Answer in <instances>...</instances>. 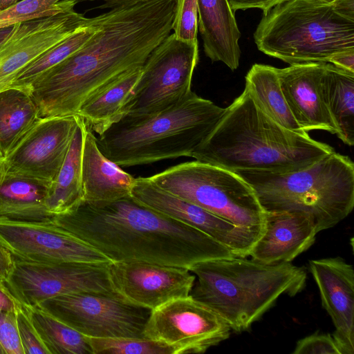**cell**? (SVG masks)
I'll return each instance as SVG.
<instances>
[{"instance_id": "6da1fadb", "label": "cell", "mask_w": 354, "mask_h": 354, "mask_svg": "<svg viewBox=\"0 0 354 354\" xmlns=\"http://www.w3.org/2000/svg\"><path fill=\"white\" fill-rule=\"evenodd\" d=\"M177 0H145L96 16L97 30L76 52L28 87L40 118L76 115L89 98L142 66L172 30Z\"/></svg>"}, {"instance_id": "7a4b0ae2", "label": "cell", "mask_w": 354, "mask_h": 354, "mask_svg": "<svg viewBox=\"0 0 354 354\" xmlns=\"http://www.w3.org/2000/svg\"><path fill=\"white\" fill-rule=\"evenodd\" d=\"M52 221L112 262L142 261L189 268L207 260L236 257L208 235L131 196L108 203L82 202Z\"/></svg>"}, {"instance_id": "3957f363", "label": "cell", "mask_w": 354, "mask_h": 354, "mask_svg": "<svg viewBox=\"0 0 354 354\" xmlns=\"http://www.w3.org/2000/svg\"><path fill=\"white\" fill-rule=\"evenodd\" d=\"M333 151L307 132L278 124L245 88L191 157L233 172L285 173L305 168Z\"/></svg>"}, {"instance_id": "277c9868", "label": "cell", "mask_w": 354, "mask_h": 354, "mask_svg": "<svg viewBox=\"0 0 354 354\" xmlns=\"http://www.w3.org/2000/svg\"><path fill=\"white\" fill-rule=\"evenodd\" d=\"M196 279L189 295L220 315L231 330L250 327L286 294L306 286V268L290 262L266 264L232 257L196 263L189 268Z\"/></svg>"}, {"instance_id": "5b68a950", "label": "cell", "mask_w": 354, "mask_h": 354, "mask_svg": "<svg viewBox=\"0 0 354 354\" xmlns=\"http://www.w3.org/2000/svg\"><path fill=\"white\" fill-rule=\"evenodd\" d=\"M225 109L191 91L180 102L158 113L123 116L99 136L97 143L102 153L120 167L191 157Z\"/></svg>"}, {"instance_id": "8992f818", "label": "cell", "mask_w": 354, "mask_h": 354, "mask_svg": "<svg viewBox=\"0 0 354 354\" xmlns=\"http://www.w3.org/2000/svg\"><path fill=\"white\" fill-rule=\"evenodd\" d=\"M235 173L254 189L265 211L304 212L317 232L335 226L354 207V164L335 151L293 171Z\"/></svg>"}, {"instance_id": "52a82bcc", "label": "cell", "mask_w": 354, "mask_h": 354, "mask_svg": "<svg viewBox=\"0 0 354 354\" xmlns=\"http://www.w3.org/2000/svg\"><path fill=\"white\" fill-rule=\"evenodd\" d=\"M264 54L290 65L329 63L334 55L354 50V21L317 0H281L263 17L254 32Z\"/></svg>"}, {"instance_id": "ba28073f", "label": "cell", "mask_w": 354, "mask_h": 354, "mask_svg": "<svg viewBox=\"0 0 354 354\" xmlns=\"http://www.w3.org/2000/svg\"><path fill=\"white\" fill-rule=\"evenodd\" d=\"M149 178L164 191L238 226L263 232L266 211L254 189L235 172L195 160Z\"/></svg>"}, {"instance_id": "9c48e42d", "label": "cell", "mask_w": 354, "mask_h": 354, "mask_svg": "<svg viewBox=\"0 0 354 354\" xmlns=\"http://www.w3.org/2000/svg\"><path fill=\"white\" fill-rule=\"evenodd\" d=\"M198 62V42L183 41L171 33L154 48L142 66L125 115L147 117L180 102L192 91V76Z\"/></svg>"}, {"instance_id": "30bf717a", "label": "cell", "mask_w": 354, "mask_h": 354, "mask_svg": "<svg viewBox=\"0 0 354 354\" xmlns=\"http://www.w3.org/2000/svg\"><path fill=\"white\" fill-rule=\"evenodd\" d=\"M37 307L90 337H145L151 310L117 293L79 292L41 301Z\"/></svg>"}, {"instance_id": "8fae6325", "label": "cell", "mask_w": 354, "mask_h": 354, "mask_svg": "<svg viewBox=\"0 0 354 354\" xmlns=\"http://www.w3.org/2000/svg\"><path fill=\"white\" fill-rule=\"evenodd\" d=\"M109 263H37L14 257L12 269L5 282L27 307L64 295L116 293L109 279Z\"/></svg>"}, {"instance_id": "7c38bea8", "label": "cell", "mask_w": 354, "mask_h": 354, "mask_svg": "<svg viewBox=\"0 0 354 354\" xmlns=\"http://www.w3.org/2000/svg\"><path fill=\"white\" fill-rule=\"evenodd\" d=\"M231 328L216 312L191 295L151 310L144 337L164 342L174 354L203 353L227 339Z\"/></svg>"}, {"instance_id": "4fadbf2b", "label": "cell", "mask_w": 354, "mask_h": 354, "mask_svg": "<svg viewBox=\"0 0 354 354\" xmlns=\"http://www.w3.org/2000/svg\"><path fill=\"white\" fill-rule=\"evenodd\" d=\"M0 242L14 257L37 263H109L106 257L52 221L0 218Z\"/></svg>"}, {"instance_id": "5bb4252c", "label": "cell", "mask_w": 354, "mask_h": 354, "mask_svg": "<svg viewBox=\"0 0 354 354\" xmlns=\"http://www.w3.org/2000/svg\"><path fill=\"white\" fill-rule=\"evenodd\" d=\"M131 196L138 203L187 224L229 248L236 257H249L263 233L235 225L158 187L147 178H135Z\"/></svg>"}, {"instance_id": "9a60e30c", "label": "cell", "mask_w": 354, "mask_h": 354, "mask_svg": "<svg viewBox=\"0 0 354 354\" xmlns=\"http://www.w3.org/2000/svg\"><path fill=\"white\" fill-rule=\"evenodd\" d=\"M79 116L40 118L3 158V167L52 183L68 153Z\"/></svg>"}, {"instance_id": "2e32d148", "label": "cell", "mask_w": 354, "mask_h": 354, "mask_svg": "<svg viewBox=\"0 0 354 354\" xmlns=\"http://www.w3.org/2000/svg\"><path fill=\"white\" fill-rule=\"evenodd\" d=\"M108 270L121 298L150 310L189 295L196 279L188 268L142 261L111 262Z\"/></svg>"}, {"instance_id": "e0dca14e", "label": "cell", "mask_w": 354, "mask_h": 354, "mask_svg": "<svg viewBox=\"0 0 354 354\" xmlns=\"http://www.w3.org/2000/svg\"><path fill=\"white\" fill-rule=\"evenodd\" d=\"M74 8L18 23L0 47V89L25 67L88 22Z\"/></svg>"}, {"instance_id": "ac0fdd59", "label": "cell", "mask_w": 354, "mask_h": 354, "mask_svg": "<svg viewBox=\"0 0 354 354\" xmlns=\"http://www.w3.org/2000/svg\"><path fill=\"white\" fill-rule=\"evenodd\" d=\"M309 270L322 305L335 326L332 334L341 354L354 353V270L341 257L313 259Z\"/></svg>"}, {"instance_id": "d6986e66", "label": "cell", "mask_w": 354, "mask_h": 354, "mask_svg": "<svg viewBox=\"0 0 354 354\" xmlns=\"http://www.w3.org/2000/svg\"><path fill=\"white\" fill-rule=\"evenodd\" d=\"M326 64L311 62L276 68L282 93L292 115L301 129L307 133L323 130L337 133L322 92Z\"/></svg>"}, {"instance_id": "ffe728a7", "label": "cell", "mask_w": 354, "mask_h": 354, "mask_svg": "<svg viewBox=\"0 0 354 354\" xmlns=\"http://www.w3.org/2000/svg\"><path fill=\"white\" fill-rule=\"evenodd\" d=\"M317 233L313 218L304 212L266 211L263 232L249 257L266 264L290 262L312 246Z\"/></svg>"}, {"instance_id": "44dd1931", "label": "cell", "mask_w": 354, "mask_h": 354, "mask_svg": "<svg viewBox=\"0 0 354 354\" xmlns=\"http://www.w3.org/2000/svg\"><path fill=\"white\" fill-rule=\"evenodd\" d=\"M84 201L108 203L131 196L135 178L106 158L86 127L82 156Z\"/></svg>"}, {"instance_id": "7402d4cb", "label": "cell", "mask_w": 354, "mask_h": 354, "mask_svg": "<svg viewBox=\"0 0 354 354\" xmlns=\"http://www.w3.org/2000/svg\"><path fill=\"white\" fill-rule=\"evenodd\" d=\"M197 3L198 28L206 56L212 62H221L236 70L241 57V32L227 0H197Z\"/></svg>"}, {"instance_id": "603a6c76", "label": "cell", "mask_w": 354, "mask_h": 354, "mask_svg": "<svg viewBox=\"0 0 354 354\" xmlns=\"http://www.w3.org/2000/svg\"><path fill=\"white\" fill-rule=\"evenodd\" d=\"M50 182L6 170L0 163V218L48 222L46 206Z\"/></svg>"}, {"instance_id": "cb8c5ba5", "label": "cell", "mask_w": 354, "mask_h": 354, "mask_svg": "<svg viewBox=\"0 0 354 354\" xmlns=\"http://www.w3.org/2000/svg\"><path fill=\"white\" fill-rule=\"evenodd\" d=\"M142 70L128 71L83 104L77 115L88 129L100 136L127 114Z\"/></svg>"}, {"instance_id": "d4e9b609", "label": "cell", "mask_w": 354, "mask_h": 354, "mask_svg": "<svg viewBox=\"0 0 354 354\" xmlns=\"http://www.w3.org/2000/svg\"><path fill=\"white\" fill-rule=\"evenodd\" d=\"M86 129L84 119L79 116L68 153L46 198L47 210L53 216L68 212L84 201L82 156Z\"/></svg>"}, {"instance_id": "484cf974", "label": "cell", "mask_w": 354, "mask_h": 354, "mask_svg": "<svg viewBox=\"0 0 354 354\" xmlns=\"http://www.w3.org/2000/svg\"><path fill=\"white\" fill-rule=\"evenodd\" d=\"M325 104L337 128V136L354 145V72L326 63L322 78Z\"/></svg>"}, {"instance_id": "4316f807", "label": "cell", "mask_w": 354, "mask_h": 354, "mask_svg": "<svg viewBox=\"0 0 354 354\" xmlns=\"http://www.w3.org/2000/svg\"><path fill=\"white\" fill-rule=\"evenodd\" d=\"M40 118L28 88L0 89V152L3 158Z\"/></svg>"}, {"instance_id": "83f0119b", "label": "cell", "mask_w": 354, "mask_h": 354, "mask_svg": "<svg viewBox=\"0 0 354 354\" xmlns=\"http://www.w3.org/2000/svg\"><path fill=\"white\" fill-rule=\"evenodd\" d=\"M245 88L259 107L273 120L290 130L305 132L295 121L287 104L276 68L254 64L245 75Z\"/></svg>"}, {"instance_id": "f1b7e54d", "label": "cell", "mask_w": 354, "mask_h": 354, "mask_svg": "<svg viewBox=\"0 0 354 354\" xmlns=\"http://www.w3.org/2000/svg\"><path fill=\"white\" fill-rule=\"evenodd\" d=\"M23 307L50 354H93L86 336L37 306Z\"/></svg>"}, {"instance_id": "f546056e", "label": "cell", "mask_w": 354, "mask_h": 354, "mask_svg": "<svg viewBox=\"0 0 354 354\" xmlns=\"http://www.w3.org/2000/svg\"><path fill=\"white\" fill-rule=\"evenodd\" d=\"M97 30L96 16L25 67L6 86L26 88L41 74L79 50ZM6 87V86H5Z\"/></svg>"}, {"instance_id": "4dcf8cb0", "label": "cell", "mask_w": 354, "mask_h": 354, "mask_svg": "<svg viewBox=\"0 0 354 354\" xmlns=\"http://www.w3.org/2000/svg\"><path fill=\"white\" fill-rule=\"evenodd\" d=\"M76 0H21L0 11V28L73 9Z\"/></svg>"}, {"instance_id": "1f68e13d", "label": "cell", "mask_w": 354, "mask_h": 354, "mask_svg": "<svg viewBox=\"0 0 354 354\" xmlns=\"http://www.w3.org/2000/svg\"><path fill=\"white\" fill-rule=\"evenodd\" d=\"M86 338L93 354H174L171 346L147 337Z\"/></svg>"}, {"instance_id": "d6a6232c", "label": "cell", "mask_w": 354, "mask_h": 354, "mask_svg": "<svg viewBox=\"0 0 354 354\" xmlns=\"http://www.w3.org/2000/svg\"><path fill=\"white\" fill-rule=\"evenodd\" d=\"M198 11L197 0H177L172 30L174 36L187 43L198 42Z\"/></svg>"}, {"instance_id": "836d02e7", "label": "cell", "mask_w": 354, "mask_h": 354, "mask_svg": "<svg viewBox=\"0 0 354 354\" xmlns=\"http://www.w3.org/2000/svg\"><path fill=\"white\" fill-rule=\"evenodd\" d=\"M16 319L24 354H50L23 306L16 313Z\"/></svg>"}, {"instance_id": "e575fe53", "label": "cell", "mask_w": 354, "mask_h": 354, "mask_svg": "<svg viewBox=\"0 0 354 354\" xmlns=\"http://www.w3.org/2000/svg\"><path fill=\"white\" fill-rule=\"evenodd\" d=\"M0 354H24L16 313L0 310Z\"/></svg>"}, {"instance_id": "d590c367", "label": "cell", "mask_w": 354, "mask_h": 354, "mask_svg": "<svg viewBox=\"0 0 354 354\" xmlns=\"http://www.w3.org/2000/svg\"><path fill=\"white\" fill-rule=\"evenodd\" d=\"M292 354H341L332 335L315 332L299 339Z\"/></svg>"}, {"instance_id": "8d00e7d4", "label": "cell", "mask_w": 354, "mask_h": 354, "mask_svg": "<svg viewBox=\"0 0 354 354\" xmlns=\"http://www.w3.org/2000/svg\"><path fill=\"white\" fill-rule=\"evenodd\" d=\"M23 305L7 286L6 282L0 279V310L17 313Z\"/></svg>"}, {"instance_id": "74e56055", "label": "cell", "mask_w": 354, "mask_h": 354, "mask_svg": "<svg viewBox=\"0 0 354 354\" xmlns=\"http://www.w3.org/2000/svg\"><path fill=\"white\" fill-rule=\"evenodd\" d=\"M280 1L281 0H227V2L234 12L237 10L259 8L264 13Z\"/></svg>"}, {"instance_id": "f35d334b", "label": "cell", "mask_w": 354, "mask_h": 354, "mask_svg": "<svg viewBox=\"0 0 354 354\" xmlns=\"http://www.w3.org/2000/svg\"><path fill=\"white\" fill-rule=\"evenodd\" d=\"M14 264L12 253L0 242V279L6 281Z\"/></svg>"}, {"instance_id": "ab89813d", "label": "cell", "mask_w": 354, "mask_h": 354, "mask_svg": "<svg viewBox=\"0 0 354 354\" xmlns=\"http://www.w3.org/2000/svg\"><path fill=\"white\" fill-rule=\"evenodd\" d=\"M329 63L354 72V50L338 53L330 58Z\"/></svg>"}, {"instance_id": "60d3db41", "label": "cell", "mask_w": 354, "mask_h": 354, "mask_svg": "<svg viewBox=\"0 0 354 354\" xmlns=\"http://www.w3.org/2000/svg\"><path fill=\"white\" fill-rule=\"evenodd\" d=\"M330 4L338 14L354 21V0H335Z\"/></svg>"}, {"instance_id": "b9f144b4", "label": "cell", "mask_w": 354, "mask_h": 354, "mask_svg": "<svg viewBox=\"0 0 354 354\" xmlns=\"http://www.w3.org/2000/svg\"><path fill=\"white\" fill-rule=\"evenodd\" d=\"M77 3L82 1H102L104 3H102L100 6L97 7L100 9L109 8L112 9L114 8H118L120 6H123L128 4L134 3L140 1L145 0H76Z\"/></svg>"}, {"instance_id": "7bdbcfd3", "label": "cell", "mask_w": 354, "mask_h": 354, "mask_svg": "<svg viewBox=\"0 0 354 354\" xmlns=\"http://www.w3.org/2000/svg\"><path fill=\"white\" fill-rule=\"evenodd\" d=\"M13 28L14 26L0 28V47L10 35Z\"/></svg>"}, {"instance_id": "ee69618b", "label": "cell", "mask_w": 354, "mask_h": 354, "mask_svg": "<svg viewBox=\"0 0 354 354\" xmlns=\"http://www.w3.org/2000/svg\"><path fill=\"white\" fill-rule=\"evenodd\" d=\"M19 0H0V11L14 5Z\"/></svg>"}, {"instance_id": "f6af8a7d", "label": "cell", "mask_w": 354, "mask_h": 354, "mask_svg": "<svg viewBox=\"0 0 354 354\" xmlns=\"http://www.w3.org/2000/svg\"><path fill=\"white\" fill-rule=\"evenodd\" d=\"M317 1H322V2H324V3H332L335 0H317Z\"/></svg>"}, {"instance_id": "bcb514c9", "label": "cell", "mask_w": 354, "mask_h": 354, "mask_svg": "<svg viewBox=\"0 0 354 354\" xmlns=\"http://www.w3.org/2000/svg\"><path fill=\"white\" fill-rule=\"evenodd\" d=\"M3 160V157H2V155H1V153L0 152V160Z\"/></svg>"}, {"instance_id": "7dc6e473", "label": "cell", "mask_w": 354, "mask_h": 354, "mask_svg": "<svg viewBox=\"0 0 354 354\" xmlns=\"http://www.w3.org/2000/svg\"><path fill=\"white\" fill-rule=\"evenodd\" d=\"M1 160H0V163H1Z\"/></svg>"}]
</instances>
